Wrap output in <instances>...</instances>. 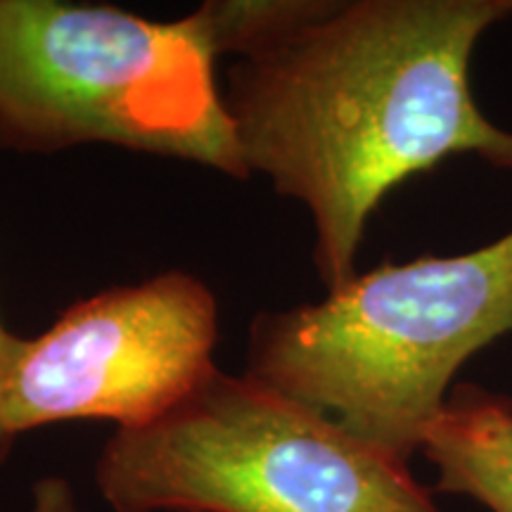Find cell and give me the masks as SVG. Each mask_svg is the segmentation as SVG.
I'll use <instances>...</instances> for the list:
<instances>
[{
	"label": "cell",
	"instance_id": "1",
	"mask_svg": "<svg viewBox=\"0 0 512 512\" xmlns=\"http://www.w3.org/2000/svg\"><path fill=\"white\" fill-rule=\"evenodd\" d=\"M512 0H280L228 69L247 174L302 202L325 290L349 283L389 190L446 159L512 171V131L472 93V55Z\"/></svg>",
	"mask_w": 512,
	"mask_h": 512
},
{
	"label": "cell",
	"instance_id": "2",
	"mask_svg": "<svg viewBox=\"0 0 512 512\" xmlns=\"http://www.w3.org/2000/svg\"><path fill=\"white\" fill-rule=\"evenodd\" d=\"M512 332V230L451 256L384 261L316 304L259 311L247 375L411 460L458 370Z\"/></svg>",
	"mask_w": 512,
	"mask_h": 512
},
{
	"label": "cell",
	"instance_id": "3",
	"mask_svg": "<svg viewBox=\"0 0 512 512\" xmlns=\"http://www.w3.org/2000/svg\"><path fill=\"white\" fill-rule=\"evenodd\" d=\"M200 17L0 0V152L117 145L247 181Z\"/></svg>",
	"mask_w": 512,
	"mask_h": 512
},
{
	"label": "cell",
	"instance_id": "4",
	"mask_svg": "<svg viewBox=\"0 0 512 512\" xmlns=\"http://www.w3.org/2000/svg\"><path fill=\"white\" fill-rule=\"evenodd\" d=\"M114 512H441L406 460L254 377L216 368L95 463Z\"/></svg>",
	"mask_w": 512,
	"mask_h": 512
},
{
	"label": "cell",
	"instance_id": "5",
	"mask_svg": "<svg viewBox=\"0 0 512 512\" xmlns=\"http://www.w3.org/2000/svg\"><path fill=\"white\" fill-rule=\"evenodd\" d=\"M219 304L183 271L112 287L24 339L0 399L12 444L64 420L147 425L214 373Z\"/></svg>",
	"mask_w": 512,
	"mask_h": 512
},
{
	"label": "cell",
	"instance_id": "6",
	"mask_svg": "<svg viewBox=\"0 0 512 512\" xmlns=\"http://www.w3.org/2000/svg\"><path fill=\"white\" fill-rule=\"evenodd\" d=\"M437 467L439 494L467 496L491 512H512V399L460 382L422 439Z\"/></svg>",
	"mask_w": 512,
	"mask_h": 512
},
{
	"label": "cell",
	"instance_id": "7",
	"mask_svg": "<svg viewBox=\"0 0 512 512\" xmlns=\"http://www.w3.org/2000/svg\"><path fill=\"white\" fill-rule=\"evenodd\" d=\"M29 512H79L74 486L62 477H43L31 486Z\"/></svg>",
	"mask_w": 512,
	"mask_h": 512
},
{
	"label": "cell",
	"instance_id": "8",
	"mask_svg": "<svg viewBox=\"0 0 512 512\" xmlns=\"http://www.w3.org/2000/svg\"><path fill=\"white\" fill-rule=\"evenodd\" d=\"M24 339L27 337L15 335V332H10L3 323H0V399H3V389L12 373V366H15L19 351H22V347H24ZM12 448H15V444L5 437L3 425H0V465L10 458Z\"/></svg>",
	"mask_w": 512,
	"mask_h": 512
}]
</instances>
